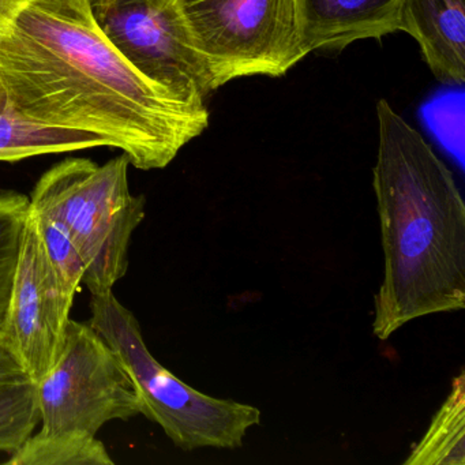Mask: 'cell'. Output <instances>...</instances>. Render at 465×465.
<instances>
[{
	"label": "cell",
	"instance_id": "obj_10",
	"mask_svg": "<svg viewBox=\"0 0 465 465\" xmlns=\"http://www.w3.org/2000/svg\"><path fill=\"white\" fill-rule=\"evenodd\" d=\"M399 31L416 40L440 83H465V0H404Z\"/></svg>",
	"mask_w": 465,
	"mask_h": 465
},
{
	"label": "cell",
	"instance_id": "obj_15",
	"mask_svg": "<svg viewBox=\"0 0 465 465\" xmlns=\"http://www.w3.org/2000/svg\"><path fill=\"white\" fill-rule=\"evenodd\" d=\"M29 213L39 228L45 252L62 285L69 295L75 298L77 292H80V287L85 276V263L74 242L67 235L66 231L53 220L32 211L31 208H29Z\"/></svg>",
	"mask_w": 465,
	"mask_h": 465
},
{
	"label": "cell",
	"instance_id": "obj_5",
	"mask_svg": "<svg viewBox=\"0 0 465 465\" xmlns=\"http://www.w3.org/2000/svg\"><path fill=\"white\" fill-rule=\"evenodd\" d=\"M89 325L115 352L134 385L141 413L159 424L176 448L238 449L261 411L235 400L214 399L184 383L146 347L135 315L113 291L92 295Z\"/></svg>",
	"mask_w": 465,
	"mask_h": 465
},
{
	"label": "cell",
	"instance_id": "obj_13",
	"mask_svg": "<svg viewBox=\"0 0 465 465\" xmlns=\"http://www.w3.org/2000/svg\"><path fill=\"white\" fill-rule=\"evenodd\" d=\"M39 423L34 383L26 381L0 385V451L13 453Z\"/></svg>",
	"mask_w": 465,
	"mask_h": 465
},
{
	"label": "cell",
	"instance_id": "obj_9",
	"mask_svg": "<svg viewBox=\"0 0 465 465\" xmlns=\"http://www.w3.org/2000/svg\"><path fill=\"white\" fill-rule=\"evenodd\" d=\"M404 0H296L304 54L344 50L399 32Z\"/></svg>",
	"mask_w": 465,
	"mask_h": 465
},
{
	"label": "cell",
	"instance_id": "obj_1",
	"mask_svg": "<svg viewBox=\"0 0 465 465\" xmlns=\"http://www.w3.org/2000/svg\"><path fill=\"white\" fill-rule=\"evenodd\" d=\"M0 83L24 118L107 138L138 170H163L208 129L205 103L141 75L89 0H29L0 31Z\"/></svg>",
	"mask_w": 465,
	"mask_h": 465
},
{
	"label": "cell",
	"instance_id": "obj_11",
	"mask_svg": "<svg viewBox=\"0 0 465 465\" xmlns=\"http://www.w3.org/2000/svg\"><path fill=\"white\" fill-rule=\"evenodd\" d=\"M99 146H111V143L92 133L29 121L9 104L0 110V162L15 163L43 154L67 153Z\"/></svg>",
	"mask_w": 465,
	"mask_h": 465
},
{
	"label": "cell",
	"instance_id": "obj_6",
	"mask_svg": "<svg viewBox=\"0 0 465 465\" xmlns=\"http://www.w3.org/2000/svg\"><path fill=\"white\" fill-rule=\"evenodd\" d=\"M216 89L238 78L282 77L306 58L296 0H176Z\"/></svg>",
	"mask_w": 465,
	"mask_h": 465
},
{
	"label": "cell",
	"instance_id": "obj_19",
	"mask_svg": "<svg viewBox=\"0 0 465 465\" xmlns=\"http://www.w3.org/2000/svg\"><path fill=\"white\" fill-rule=\"evenodd\" d=\"M7 97L6 94H5L4 86H2V83H0V110H4L5 107H7Z\"/></svg>",
	"mask_w": 465,
	"mask_h": 465
},
{
	"label": "cell",
	"instance_id": "obj_14",
	"mask_svg": "<svg viewBox=\"0 0 465 465\" xmlns=\"http://www.w3.org/2000/svg\"><path fill=\"white\" fill-rule=\"evenodd\" d=\"M28 212L29 197L13 190H0V321L9 303Z\"/></svg>",
	"mask_w": 465,
	"mask_h": 465
},
{
	"label": "cell",
	"instance_id": "obj_2",
	"mask_svg": "<svg viewBox=\"0 0 465 465\" xmlns=\"http://www.w3.org/2000/svg\"><path fill=\"white\" fill-rule=\"evenodd\" d=\"M372 170L383 250L372 333L465 307V203L453 173L386 100L377 103Z\"/></svg>",
	"mask_w": 465,
	"mask_h": 465
},
{
	"label": "cell",
	"instance_id": "obj_16",
	"mask_svg": "<svg viewBox=\"0 0 465 465\" xmlns=\"http://www.w3.org/2000/svg\"><path fill=\"white\" fill-rule=\"evenodd\" d=\"M26 381L28 378H26L23 367L0 345V385L26 382Z\"/></svg>",
	"mask_w": 465,
	"mask_h": 465
},
{
	"label": "cell",
	"instance_id": "obj_4",
	"mask_svg": "<svg viewBox=\"0 0 465 465\" xmlns=\"http://www.w3.org/2000/svg\"><path fill=\"white\" fill-rule=\"evenodd\" d=\"M130 165L124 153L103 165L72 157L43 173L29 197L32 211L74 242L91 295L113 291L126 276L130 242L145 219V197L130 192Z\"/></svg>",
	"mask_w": 465,
	"mask_h": 465
},
{
	"label": "cell",
	"instance_id": "obj_3",
	"mask_svg": "<svg viewBox=\"0 0 465 465\" xmlns=\"http://www.w3.org/2000/svg\"><path fill=\"white\" fill-rule=\"evenodd\" d=\"M34 385L39 431L7 454L5 465L115 464L97 432L141 415V405L115 352L89 323L70 320L61 358Z\"/></svg>",
	"mask_w": 465,
	"mask_h": 465
},
{
	"label": "cell",
	"instance_id": "obj_12",
	"mask_svg": "<svg viewBox=\"0 0 465 465\" xmlns=\"http://www.w3.org/2000/svg\"><path fill=\"white\" fill-rule=\"evenodd\" d=\"M465 464V374L451 382V391L432 418L426 434L411 450L404 465Z\"/></svg>",
	"mask_w": 465,
	"mask_h": 465
},
{
	"label": "cell",
	"instance_id": "obj_8",
	"mask_svg": "<svg viewBox=\"0 0 465 465\" xmlns=\"http://www.w3.org/2000/svg\"><path fill=\"white\" fill-rule=\"evenodd\" d=\"M73 303L74 296L62 285L28 212L9 303L0 321V345L32 383L40 382L61 358Z\"/></svg>",
	"mask_w": 465,
	"mask_h": 465
},
{
	"label": "cell",
	"instance_id": "obj_17",
	"mask_svg": "<svg viewBox=\"0 0 465 465\" xmlns=\"http://www.w3.org/2000/svg\"><path fill=\"white\" fill-rule=\"evenodd\" d=\"M28 2L29 0H0V31L20 15Z\"/></svg>",
	"mask_w": 465,
	"mask_h": 465
},
{
	"label": "cell",
	"instance_id": "obj_18",
	"mask_svg": "<svg viewBox=\"0 0 465 465\" xmlns=\"http://www.w3.org/2000/svg\"><path fill=\"white\" fill-rule=\"evenodd\" d=\"M91 2L92 10L97 20L103 17L107 13V10L115 4L116 0H89Z\"/></svg>",
	"mask_w": 465,
	"mask_h": 465
},
{
	"label": "cell",
	"instance_id": "obj_7",
	"mask_svg": "<svg viewBox=\"0 0 465 465\" xmlns=\"http://www.w3.org/2000/svg\"><path fill=\"white\" fill-rule=\"evenodd\" d=\"M100 26L141 75L187 103L217 91L176 0H116Z\"/></svg>",
	"mask_w": 465,
	"mask_h": 465
}]
</instances>
